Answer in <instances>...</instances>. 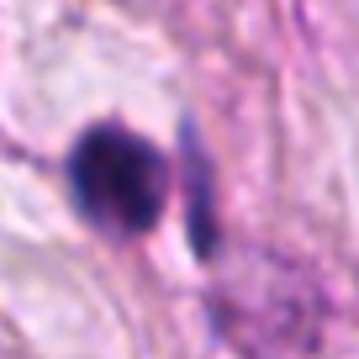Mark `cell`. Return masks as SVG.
I'll return each mask as SVG.
<instances>
[{
  "mask_svg": "<svg viewBox=\"0 0 359 359\" xmlns=\"http://www.w3.org/2000/svg\"><path fill=\"white\" fill-rule=\"evenodd\" d=\"M69 185L95 227L106 233H148L164 212L169 164L148 137L122 122L90 127L69 158Z\"/></svg>",
  "mask_w": 359,
  "mask_h": 359,
  "instance_id": "cell-1",
  "label": "cell"
}]
</instances>
